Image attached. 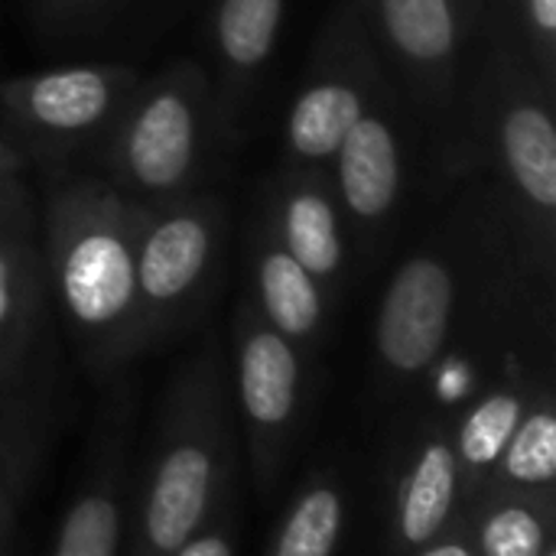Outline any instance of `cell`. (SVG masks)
<instances>
[{
	"mask_svg": "<svg viewBox=\"0 0 556 556\" xmlns=\"http://www.w3.org/2000/svg\"><path fill=\"white\" fill-rule=\"evenodd\" d=\"M556 88L547 85L502 10L489 0L469 81V179L505 218L528 267L551 270L556 241Z\"/></svg>",
	"mask_w": 556,
	"mask_h": 556,
	"instance_id": "obj_1",
	"label": "cell"
},
{
	"mask_svg": "<svg viewBox=\"0 0 556 556\" xmlns=\"http://www.w3.org/2000/svg\"><path fill=\"white\" fill-rule=\"evenodd\" d=\"M143 202L104 176H49L42 195L46 280L88 349L117 355L147 339L137 283Z\"/></svg>",
	"mask_w": 556,
	"mask_h": 556,
	"instance_id": "obj_2",
	"label": "cell"
},
{
	"mask_svg": "<svg viewBox=\"0 0 556 556\" xmlns=\"http://www.w3.org/2000/svg\"><path fill=\"white\" fill-rule=\"evenodd\" d=\"M443 176L469 179V81L482 16L466 0H349Z\"/></svg>",
	"mask_w": 556,
	"mask_h": 556,
	"instance_id": "obj_3",
	"label": "cell"
},
{
	"mask_svg": "<svg viewBox=\"0 0 556 556\" xmlns=\"http://www.w3.org/2000/svg\"><path fill=\"white\" fill-rule=\"evenodd\" d=\"M215 140L208 68L176 59L169 68L143 75L91 153L111 186L153 205L199 189Z\"/></svg>",
	"mask_w": 556,
	"mask_h": 556,
	"instance_id": "obj_4",
	"label": "cell"
},
{
	"mask_svg": "<svg viewBox=\"0 0 556 556\" xmlns=\"http://www.w3.org/2000/svg\"><path fill=\"white\" fill-rule=\"evenodd\" d=\"M482 222L485 195L482 186H472L450 228L410 251L391 274L375 319V349L388 371L420 375L446 349Z\"/></svg>",
	"mask_w": 556,
	"mask_h": 556,
	"instance_id": "obj_5",
	"label": "cell"
},
{
	"mask_svg": "<svg viewBox=\"0 0 556 556\" xmlns=\"http://www.w3.org/2000/svg\"><path fill=\"white\" fill-rule=\"evenodd\" d=\"M140 81L143 72L124 62H78L3 78V134L26 160H65L94 150Z\"/></svg>",
	"mask_w": 556,
	"mask_h": 556,
	"instance_id": "obj_6",
	"label": "cell"
},
{
	"mask_svg": "<svg viewBox=\"0 0 556 556\" xmlns=\"http://www.w3.org/2000/svg\"><path fill=\"white\" fill-rule=\"evenodd\" d=\"M388 85L355 7L336 0L283 121V163L326 169L345 134Z\"/></svg>",
	"mask_w": 556,
	"mask_h": 556,
	"instance_id": "obj_7",
	"label": "cell"
},
{
	"mask_svg": "<svg viewBox=\"0 0 556 556\" xmlns=\"http://www.w3.org/2000/svg\"><path fill=\"white\" fill-rule=\"evenodd\" d=\"M225 244V205L208 192H186L143 205L137 231V283L147 336L186 319L205 296Z\"/></svg>",
	"mask_w": 556,
	"mask_h": 556,
	"instance_id": "obj_8",
	"label": "cell"
},
{
	"mask_svg": "<svg viewBox=\"0 0 556 556\" xmlns=\"http://www.w3.org/2000/svg\"><path fill=\"white\" fill-rule=\"evenodd\" d=\"M417 127L388 85L339 143L329 169L336 199L352 231V244L371 257L404 215L410 189V147Z\"/></svg>",
	"mask_w": 556,
	"mask_h": 556,
	"instance_id": "obj_9",
	"label": "cell"
},
{
	"mask_svg": "<svg viewBox=\"0 0 556 556\" xmlns=\"http://www.w3.org/2000/svg\"><path fill=\"white\" fill-rule=\"evenodd\" d=\"M290 0H208L205 39L218 140L238 143L248 111L277 55Z\"/></svg>",
	"mask_w": 556,
	"mask_h": 556,
	"instance_id": "obj_10",
	"label": "cell"
},
{
	"mask_svg": "<svg viewBox=\"0 0 556 556\" xmlns=\"http://www.w3.org/2000/svg\"><path fill=\"white\" fill-rule=\"evenodd\" d=\"M277 241L332 290L352 257V231L336 199L329 169L283 163L267 182V202L261 205Z\"/></svg>",
	"mask_w": 556,
	"mask_h": 556,
	"instance_id": "obj_11",
	"label": "cell"
},
{
	"mask_svg": "<svg viewBox=\"0 0 556 556\" xmlns=\"http://www.w3.org/2000/svg\"><path fill=\"white\" fill-rule=\"evenodd\" d=\"M251 267H254V309L290 342L313 339L326 319L323 283L277 241L264 212L251 225Z\"/></svg>",
	"mask_w": 556,
	"mask_h": 556,
	"instance_id": "obj_12",
	"label": "cell"
},
{
	"mask_svg": "<svg viewBox=\"0 0 556 556\" xmlns=\"http://www.w3.org/2000/svg\"><path fill=\"white\" fill-rule=\"evenodd\" d=\"M238 391L244 414L261 430H280L296 410V349L254 306H244L238 316Z\"/></svg>",
	"mask_w": 556,
	"mask_h": 556,
	"instance_id": "obj_13",
	"label": "cell"
},
{
	"mask_svg": "<svg viewBox=\"0 0 556 556\" xmlns=\"http://www.w3.org/2000/svg\"><path fill=\"white\" fill-rule=\"evenodd\" d=\"M215 482V453L208 443H176L156 466L143 531L156 554H176L199 528Z\"/></svg>",
	"mask_w": 556,
	"mask_h": 556,
	"instance_id": "obj_14",
	"label": "cell"
},
{
	"mask_svg": "<svg viewBox=\"0 0 556 556\" xmlns=\"http://www.w3.org/2000/svg\"><path fill=\"white\" fill-rule=\"evenodd\" d=\"M46 264L36 222L0 235V375L26 352L46 300Z\"/></svg>",
	"mask_w": 556,
	"mask_h": 556,
	"instance_id": "obj_15",
	"label": "cell"
},
{
	"mask_svg": "<svg viewBox=\"0 0 556 556\" xmlns=\"http://www.w3.org/2000/svg\"><path fill=\"white\" fill-rule=\"evenodd\" d=\"M456 502V459L450 446H424L401 498V534L407 544H427L440 534Z\"/></svg>",
	"mask_w": 556,
	"mask_h": 556,
	"instance_id": "obj_16",
	"label": "cell"
},
{
	"mask_svg": "<svg viewBox=\"0 0 556 556\" xmlns=\"http://www.w3.org/2000/svg\"><path fill=\"white\" fill-rule=\"evenodd\" d=\"M342 531V498L319 485L309 489L290 511L274 556H332Z\"/></svg>",
	"mask_w": 556,
	"mask_h": 556,
	"instance_id": "obj_17",
	"label": "cell"
},
{
	"mask_svg": "<svg viewBox=\"0 0 556 556\" xmlns=\"http://www.w3.org/2000/svg\"><path fill=\"white\" fill-rule=\"evenodd\" d=\"M121 541V511L108 495H85L62 521L52 556H114Z\"/></svg>",
	"mask_w": 556,
	"mask_h": 556,
	"instance_id": "obj_18",
	"label": "cell"
},
{
	"mask_svg": "<svg viewBox=\"0 0 556 556\" xmlns=\"http://www.w3.org/2000/svg\"><path fill=\"white\" fill-rule=\"evenodd\" d=\"M518 424H521V401L515 394L485 397L459 430L463 459L469 466H492L505 453Z\"/></svg>",
	"mask_w": 556,
	"mask_h": 556,
	"instance_id": "obj_19",
	"label": "cell"
},
{
	"mask_svg": "<svg viewBox=\"0 0 556 556\" xmlns=\"http://www.w3.org/2000/svg\"><path fill=\"white\" fill-rule=\"evenodd\" d=\"M518 46L538 68V75L556 88V0H492Z\"/></svg>",
	"mask_w": 556,
	"mask_h": 556,
	"instance_id": "obj_20",
	"label": "cell"
},
{
	"mask_svg": "<svg viewBox=\"0 0 556 556\" xmlns=\"http://www.w3.org/2000/svg\"><path fill=\"white\" fill-rule=\"evenodd\" d=\"M505 472L515 482L541 485L556 476V420L554 414L538 410L515 427L505 446Z\"/></svg>",
	"mask_w": 556,
	"mask_h": 556,
	"instance_id": "obj_21",
	"label": "cell"
},
{
	"mask_svg": "<svg viewBox=\"0 0 556 556\" xmlns=\"http://www.w3.org/2000/svg\"><path fill=\"white\" fill-rule=\"evenodd\" d=\"M127 0H29V16L46 36H85L108 23Z\"/></svg>",
	"mask_w": 556,
	"mask_h": 556,
	"instance_id": "obj_22",
	"label": "cell"
},
{
	"mask_svg": "<svg viewBox=\"0 0 556 556\" xmlns=\"http://www.w3.org/2000/svg\"><path fill=\"white\" fill-rule=\"evenodd\" d=\"M547 544L544 525L518 505L498 508L482 528V554L485 556H541Z\"/></svg>",
	"mask_w": 556,
	"mask_h": 556,
	"instance_id": "obj_23",
	"label": "cell"
},
{
	"mask_svg": "<svg viewBox=\"0 0 556 556\" xmlns=\"http://www.w3.org/2000/svg\"><path fill=\"white\" fill-rule=\"evenodd\" d=\"M29 222H39L33 189L23 182V176H0V235Z\"/></svg>",
	"mask_w": 556,
	"mask_h": 556,
	"instance_id": "obj_24",
	"label": "cell"
},
{
	"mask_svg": "<svg viewBox=\"0 0 556 556\" xmlns=\"http://www.w3.org/2000/svg\"><path fill=\"white\" fill-rule=\"evenodd\" d=\"M176 556H235L231 554V547H228V541L222 538V534H205V538H189Z\"/></svg>",
	"mask_w": 556,
	"mask_h": 556,
	"instance_id": "obj_25",
	"label": "cell"
},
{
	"mask_svg": "<svg viewBox=\"0 0 556 556\" xmlns=\"http://www.w3.org/2000/svg\"><path fill=\"white\" fill-rule=\"evenodd\" d=\"M26 163H29L26 153H23L20 147H13V143L7 140V134L0 130V176H20Z\"/></svg>",
	"mask_w": 556,
	"mask_h": 556,
	"instance_id": "obj_26",
	"label": "cell"
},
{
	"mask_svg": "<svg viewBox=\"0 0 556 556\" xmlns=\"http://www.w3.org/2000/svg\"><path fill=\"white\" fill-rule=\"evenodd\" d=\"M420 556H472L463 544H440V547H430L427 554Z\"/></svg>",
	"mask_w": 556,
	"mask_h": 556,
	"instance_id": "obj_27",
	"label": "cell"
},
{
	"mask_svg": "<svg viewBox=\"0 0 556 556\" xmlns=\"http://www.w3.org/2000/svg\"><path fill=\"white\" fill-rule=\"evenodd\" d=\"M466 3H469V7H472V10H476L479 16H482V13H485V3H489V0H466Z\"/></svg>",
	"mask_w": 556,
	"mask_h": 556,
	"instance_id": "obj_28",
	"label": "cell"
},
{
	"mask_svg": "<svg viewBox=\"0 0 556 556\" xmlns=\"http://www.w3.org/2000/svg\"><path fill=\"white\" fill-rule=\"evenodd\" d=\"M541 556H556V554H554V551H551V554H541Z\"/></svg>",
	"mask_w": 556,
	"mask_h": 556,
	"instance_id": "obj_29",
	"label": "cell"
}]
</instances>
